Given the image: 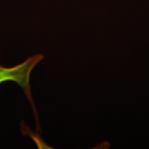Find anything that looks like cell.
I'll list each match as a JSON object with an SVG mask.
<instances>
[{
    "mask_svg": "<svg viewBox=\"0 0 149 149\" xmlns=\"http://www.w3.org/2000/svg\"><path fill=\"white\" fill-rule=\"evenodd\" d=\"M44 59L42 54H36L26 59L23 62L13 66H4L0 64V85L6 82L16 83L23 91L25 95L31 103L36 115V109L33 103L31 91L30 77L33 69Z\"/></svg>",
    "mask_w": 149,
    "mask_h": 149,
    "instance_id": "obj_1",
    "label": "cell"
}]
</instances>
